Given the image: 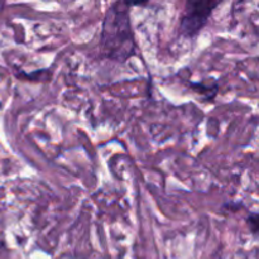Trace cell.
Segmentation results:
<instances>
[{
	"label": "cell",
	"mask_w": 259,
	"mask_h": 259,
	"mask_svg": "<svg viewBox=\"0 0 259 259\" xmlns=\"http://www.w3.org/2000/svg\"><path fill=\"white\" fill-rule=\"evenodd\" d=\"M100 48L105 57L119 63L126 62L136 56L137 43L128 2L113 3L106 10L101 29Z\"/></svg>",
	"instance_id": "obj_1"
},
{
	"label": "cell",
	"mask_w": 259,
	"mask_h": 259,
	"mask_svg": "<svg viewBox=\"0 0 259 259\" xmlns=\"http://www.w3.org/2000/svg\"><path fill=\"white\" fill-rule=\"evenodd\" d=\"M219 4L220 2L211 0H189L180 19L179 34L190 39L196 38L206 27L212 12Z\"/></svg>",
	"instance_id": "obj_2"
},
{
	"label": "cell",
	"mask_w": 259,
	"mask_h": 259,
	"mask_svg": "<svg viewBox=\"0 0 259 259\" xmlns=\"http://www.w3.org/2000/svg\"><path fill=\"white\" fill-rule=\"evenodd\" d=\"M190 86H191L192 89H194L196 93L201 94V95H204V99L205 100H211V99L215 98V95H217L218 93V85H214L211 88V86L209 85H204V83H190Z\"/></svg>",
	"instance_id": "obj_3"
},
{
	"label": "cell",
	"mask_w": 259,
	"mask_h": 259,
	"mask_svg": "<svg viewBox=\"0 0 259 259\" xmlns=\"http://www.w3.org/2000/svg\"><path fill=\"white\" fill-rule=\"evenodd\" d=\"M245 222H247V224H248V227H249L252 234L257 235L258 234V228H259L258 212H250L249 217H247V219H245Z\"/></svg>",
	"instance_id": "obj_4"
},
{
	"label": "cell",
	"mask_w": 259,
	"mask_h": 259,
	"mask_svg": "<svg viewBox=\"0 0 259 259\" xmlns=\"http://www.w3.org/2000/svg\"><path fill=\"white\" fill-rule=\"evenodd\" d=\"M47 71L48 70H39L38 72H33V73H30V75H24V77L30 78L32 81H37V80L45 81V78L40 77V75H46V73H47Z\"/></svg>",
	"instance_id": "obj_5"
},
{
	"label": "cell",
	"mask_w": 259,
	"mask_h": 259,
	"mask_svg": "<svg viewBox=\"0 0 259 259\" xmlns=\"http://www.w3.org/2000/svg\"><path fill=\"white\" fill-rule=\"evenodd\" d=\"M0 109H2V101H0Z\"/></svg>",
	"instance_id": "obj_6"
}]
</instances>
